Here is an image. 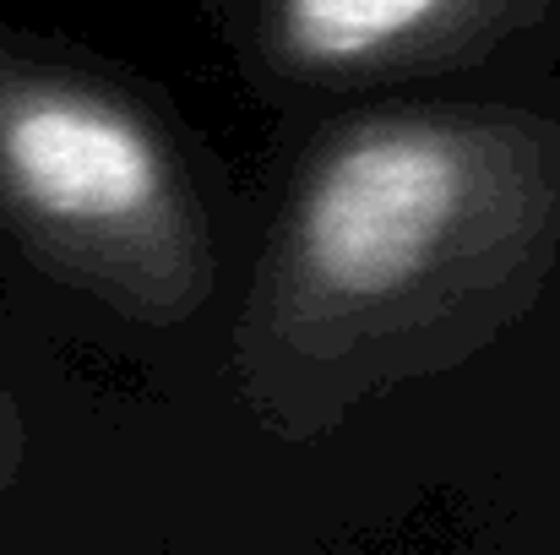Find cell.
Segmentation results:
<instances>
[{
  "instance_id": "3957f363",
  "label": "cell",
  "mask_w": 560,
  "mask_h": 555,
  "mask_svg": "<svg viewBox=\"0 0 560 555\" xmlns=\"http://www.w3.org/2000/svg\"><path fill=\"white\" fill-rule=\"evenodd\" d=\"M452 0H283V44L305 66H354L381 49L413 38Z\"/></svg>"
},
{
  "instance_id": "7a4b0ae2",
  "label": "cell",
  "mask_w": 560,
  "mask_h": 555,
  "mask_svg": "<svg viewBox=\"0 0 560 555\" xmlns=\"http://www.w3.org/2000/svg\"><path fill=\"white\" fill-rule=\"evenodd\" d=\"M0 170L55 223H131L164 190L153 137L82 93H27L0 115Z\"/></svg>"
},
{
  "instance_id": "6da1fadb",
  "label": "cell",
  "mask_w": 560,
  "mask_h": 555,
  "mask_svg": "<svg viewBox=\"0 0 560 555\" xmlns=\"http://www.w3.org/2000/svg\"><path fill=\"white\" fill-rule=\"evenodd\" d=\"M463 185V148L435 126H371L349 137L300 207L305 273L332 294H392L457 223Z\"/></svg>"
}]
</instances>
